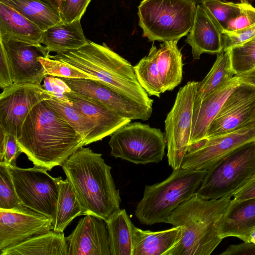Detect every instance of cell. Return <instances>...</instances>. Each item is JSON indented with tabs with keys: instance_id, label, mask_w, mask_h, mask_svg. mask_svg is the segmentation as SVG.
Wrapping results in <instances>:
<instances>
[{
	"instance_id": "21",
	"label": "cell",
	"mask_w": 255,
	"mask_h": 255,
	"mask_svg": "<svg viewBox=\"0 0 255 255\" xmlns=\"http://www.w3.org/2000/svg\"><path fill=\"white\" fill-rule=\"evenodd\" d=\"M240 83L239 78L235 75L227 84L194 107L190 145L205 139L208 128L223 104Z\"/></svg>"
},
{
	"instance_id": "3",
	"label": "cell",
	"mask_w": 255,
	"mask_h": 255,
	"mask_svg": "<svg viewBox=\"0 0 255 255\" xmlns=\"http://www.w3.org/2000/svg\"><path fill=\"white\" fill-rule=\"evenodd\" d=\"M231 198L205 199L196 193L175 208L168 223L181 228L178 242L165 255H210L223 240L219 228Z\"/></svg>"
},
{
	"instance_id": "17",
	"label": "cell",
	"mask_w": 255,
	"mask_h": 255,
	"mask_svg": "<svg viewBox=\"0 0 255 255\" xmlns=\"http://www.w3.org/2000/svg\"><path fill=\"white\" fill-rule=\"evenodd\" d=\"M68 255H111L106 222L88 215L66 238Z\"/></svg>"
},
{
	"instance_id": "11",
	"label": "cell",
	"mask_w": 255,
	"mask_h": 255,
	"mask_svg": "<svg viewBox=\"0 0 255 255\" xmlns=\"http://www.w3.org/2000/svg\"><path fill=\"white\" fill-rule=\"evenodd\" d=\"M52 95L42 85L32 84H13L2 90L0 95V128L17 139L30 111Z\"/></svg>"
},
{
	"instance_id": "14",
	"label": "cell",
	"mask_w": 255,
	"mask_h": 255,
	"mask_svg": "<svg viewBox=\"0 0 255 255\" xmlns=\"http://www.w3.org/2000/svg\"><path fill=\"white\" fill-rule=\"evenodd\" d=\"M12 70L14 85H41L47 74L39 57H48L49 51L41 44H31L0 34Z\"/></svg>"
},
{
	"instance_id": "20",
	"label": "cell",
	"mask_w": 255,
	"mask_h": 255,
	"mask_svg": "<svg viewBox=\"0 0 255 255\" xmlns=\"http://www.w3.org/2000/svg\"><path fill=\"white\" fill-rule=\"evenodd\" d=\"M255 230V198L243 200H231L221 218L219 228L220 237H237L250 243Z\"/></svg>"
},
{
	"instance_id": "31",
	"label": "cell",
	"mask_w": 255,
	"mask_h": 255,
	"mask_svg": "<svg viewBox=\"0 0 255 255\" xmlns=\"http://www.w3.org/2000/svg\"><path fill=\"white\" fill-rule=\"evenodd\" d=\"M58 184L59 194L53 231L63 233L74 218L83 215V211L69 181L59 177Z\"/></svg>"
},
{
	"instance_id": "44",
	"label": "cell",
	"mask_w": 255,
	"mask_h": 255,
	"mask_svg": "<svg viewBox=\"0 0 255 255\" xmlns=\"http://www.w3.org/2000/svg\"><path fill=\"white\" fill-rule=\"evenodd\" d=\"M234 199L243 200L255 198V174L233 195Z\"/></svg>"
},
{
	"instance_id": "5",
	"label": "cell",
	"mask_w": 255,
	"mask_h": 255,
	"mask_svg": "<svg viewBox=\"0 0 255 255\" xmlns=\"http://www.w3.org/2000/svg\"><path fill=\"white\" fill-rule=\"evenodd\" d=\"M207 170L180 168L163 181L146 185L134 214L143 225L168 223L171 213L196 194Z\"/></svg>"
},
{
	"instance_id": "4",
	"label": "cell",
	"mask_w": 255,
	"mask_h": 255,
	"mask_svg": "<svg viewBox=\"0 0 255 255\" xmlns=\"http://www.w3.org/2000/svg\"><path fill=\"white\" fill-rule=\"evenodd\" d=\"M48 57L76 68L136 102L152 108L154 101L138 83L133 66L105 43L89 40L78 49Z\"/></svg>"
},
{
	"instance_id": "42",
	"label": "cell",
	"mask_w": 255,
	"mask_h": 255,
	"mask_svg": "<svg viewBox=\"0 0 255 255\" xmlns=\"http://www.w3.org/2000/svg\"><path fill=\"white\" fill-rule=\"evenodd\" d=\"M42 87L54 94V96L65 101L69 102L64 94L71 92V89L61 78L51 75L46 76L44 79Z\"/></svg>"
},
{
	"instance_id": "46",
	"label": "cell",
	"mask_w": 255,
	"mask_h": 255,
	"mask_svg": "<svg viewBox=\"0 0 255 255\" xmlns=\"http://www.w3.org/2000/svg\"><path fill=\"white\" fill-rule=\"evenodd\" d=\"M53 9L56 11L60 15V12L64 0H39Z\"/></svg>"
},
{
	"instance_id": "36",
	"label": "cell",
	"mask_w": 255,
	"mask_h": 255,
	"mask_svg": "<svg viewBox=\"0 0 255 255\" xmlns=\"http://www.w3.org/2000/svg\"><path fill=\"white\" fill-rule=\"evenodd\" d=\"M38 60L43 66L47 75L69 79H90L97 81L89 75L69 64L49 57H39Z\"/></svg>"
},
{
	"instance_id": "34",
	"label": "cell",
	"mask_w": 255,
	"mask_h": 255,
	"mask_svg": "<svg viewBox=\"0 0 255 255\" xmlns=\"http://www.w3.org/2000/svg\"><path fill=\"white\" fill-rule=\"evenodd\" d=\"M24 207L17 194L8 166L0 163V209L18 210Z\"/></svg>"
},
{
	"instance_id": "32",
	"label": "cell",
	"mask_w": 255,
	"mask_h": 255,
	"mask_svg": "<svg viewBox=\"0 0 255 255\" xmlns=\"http://www.w3.org/2000/svg\"><path fill=\"white\" fill-rule=\"evenodd\" d=\"M157 50L152 44L148 55L134 66L133 69L138 83L148 95L159 98L163 90L157 65Z\"/></svg>"
},
{
	"instance_id": "26",
	"label": "cell",
	"mask_w": 255,
	"mask_h": 255,
	"mask_svg": "<svg viewBox=\"0 0 255 255\" xmlns=\"http://www.w3.org/2000/svg\"><path fill=\"white\" fill-rule=\"evenodd\" d=\"M43 32L28 19L0 2V34L31 44H41Z\"/></svg>"
},
{
	"instance_id": "2",
	"label": "cell",
	"mask_w": 255,
	"mask_h": 255,
	"mask_svg": "<svg viewBox=\"0 0 255 255\" xmlns=\"http://www.w3.org/2000/svg\"><path fill=\"white\" fill-rule=\"evenodd\" d=\"M80 204L83 215H93L105 222L120 209L122 201L102 154L80 147L62 165Z\"/></svg>"
},
{
	"instance_id": "33",
	"label": "cell",
	"mask_w": 255,
	"mask_h": 255,
	"mask_svg": "<svg viewBox=\"0 0 255 255\" xmlns=\"http://www.w3.org/2000/svg\"><path fill=\"white\" fill-rule=\"evenodd\" d=\"M229 50L235 75L255 68V37Z\"/></svg>"
},
{
	"instance_id": "8",
	"label": "cell",
	"mask_w": 255,
	"mask_h": 255,
	"mask_svg": "<svg viewBox=\"0 0 255 255\" xmlns=\"http://www.w3.org/2000/svg\"><path fill=\"white\" fill-rule=\"evenodd\" d=\"M165 134L159 128L129 122L111 135L110 155L136 164L158 163L165 155Z\"/></svg>"
},
{
	"instance_id": "39",
	"label": "cell",
	"mask_w": 255,
	"mask_h": 255,
	"mask_svg": "<svg viewBox=\"0 0 255 255\" xmlns=\"http://www.w3.org/2000/svg\"><path fill=\"white\" fill-rule=\"evenodd\" d=\"M240 3V14L230 21L226 30L224 31H235L255 23V7L247 2L241 1Z\"/></svg>"
},
{
	"instance_id": "49",
	"label": "cell",
	"mask_w": 255,
	"mask_h": 255,
	"mask_svg": "<svg viewBox=\"0 0 255 255\" xmlns=\"http://www.w3.org/2000/svg\"><path fill=\"white\" fill-rule=\"evenodd\" d=\"M240 0V2L241 1H244V2H248V3H252L253 2H254V1H255V0Z\"/></svg>"
},
{
	"instance_id": "16",
	"label": "cell",
	"mask_w": 255,
	"mask_h": 255,
	"mask_svg": "<svg viewBox=\"0 0 255 255\" xmlns=\"http://www.w3.org/2000/svg\"><path fill=\"white\" fill-rule=\"evenodd\" d=\"M53 227L49 218L29 208L0 209V251L48 233Z\"/></svg>"
},
{
	"instance_id": "37",
	"label": "cell",
	"mask_w": 255,
	"mask_h": 255,
	"mask_svg": "<svg viewBox=\"0 0 255 255\" xmlns=\"http://www.w3.org/2000/svg\"><path fill=\"white\" fill-rule=\"evenodd\" d=\"M22 153L16 137L0 128V163L8 167L16 166V161Z\"/></svg>"
},
{
	"instance_id": "24",
	"label": "cell",
	"mask_w": 255,
	"mask_h": 255,
	"mask_svg": "<svg viewBox=\"0 0 255 255\" xmlns=\"http://www.w3.org/2000/svg\"><path fill=\"white\" fill-rule=\"evenodd\" d=\"M0 255H68L64 233L53 230L0 251Z\"/></svg>"
},
{
	"instance_id": "43",
	"label": "cell",
	"mask_w": 255,
	"mask_h": 255,
	"mask_svg": "<svg viewBox=\"0 0 255 255\" xmlns=\"http://www.w3.org/2000/svg\"><path fill=\"white\" fill-rule=\"evenodd\" d=\"M221 255H255V245L244 242L238 245H231Z\"/></svg>"
},
{
	"instance_id": "30",
	"label": "cell",
	"mask_w": 255,
	"mask_h": 255,
	"mask_svg": "<svg viewBox=\"0 0 255 255\" xmlns=\"http://www.w3.org/2000/svg\"><path fill=\"white\" fill-rule=\"evenodd\" d=\"M36 24L43 31L62 21L60 14L39 0H0Z\"/></svg>"
},
{
	"instance_id": "45",
	"label": "cell",
	"mask_w": 255,
	"mask_h": 255,
	"mask_svg": "<svg viewBox=\"0 0 255 255\" xmlns=\"http://www.w3.org/2000/svg\"><path fill=\"white\" fill-rule=\"evenodd\" d=\"M236 76L239 78L241 82L248 83L255 86V68L249 71L236 75Z\"/></svg>"
},
{
	"instance_id": "28",
	"label": "cell",
	"mask_w": 255,
	"mask_h": 255,
	"mask_svg": "<svg viewBox=\"0 0 255 255\" xmlns=\"http://www.w3.org/2000/svg\"><path fill=\"white\" fill-rule=\"evenodd\" d=\"M235 75L232 67L230 50L218 54L210 71L202 81L198 82L194 107L227 84Z\"/></svg>"
},
{
	"instance_id": "9",
	"label": "cell",
	"mask_w": 255,
	"mask_h": 255,
	"mask_svg": "<svg viewBox=\"0 0 255 255\" xmlns=\"http://www.w3.org/2000/svg\"><path fill=\"white\" fill-rule=\"evenodd\" d=\"M198 82L180 87L165 124L168 162L173 170L181 168L190 146L193 113Z\"/></svg>"
},
{
	"instance_id": "41",
	"label": "cell",
	"mask_w": 255,
	"mask_h": 255,
	"mask_svg": "<svg viewBox=\"0 0 255 255\" xmlns=\"http://www.w3.org/2000/svg\"><path fill=\"white\" fill-rule=\"evenodd\" d=\"M0 45V87L3 90L12 86L14 79L6 51L1 42Z\"/></svg>"
},
{
	"instance_id": "19",
	"label": "cell",
	"mask_w": 255,
	"mask_h": 255,
	"mask_svg": "<svg viewBox=\"0 0 255 255\" xmlns=\"http://www.w3.org/2000/svg\"><path fill=\"white\" fill-rule=\"evenodd\" d=\"M64 95L72 105L95 125L98 141L111 135L118 128L131 122L101 102L73 91Z\"/></svg>"
},
{
	"instance_id": "13",
	"label": "cell",
	"mask_w": 255,
	"mask_h": 255,
	"mask_svg": "<svg viewBox=\"0 0 255 255\" xmlns=\"http://www.w3.org/2000/svg\"><path fill=\"white\" fill-rule=\"evenodd\" d=\"M255 122V86L241 82L210 124L205 138L226 134Z\"/></svg>"
},
{
	"instance_id": "7",
	"label": "cell",
	"mask_w": 255,
	"mask_h": 255,
	"mask_svg": "<svg viewBox=\"0 0 255 255\" xmlns=\"http://www.w3.org/2000/svg\"><path fill=\"white\" fill-rule=\"evenodd\" d=\"M255 174V140L224 156L207 170L196 194L205 199L231 198Z\"/></svg>"
},
{
	"instance_id": "15",
	"label": "cell",
	"mask_w": 255,
	"mask_h": 255,
	"mask_svg": "<svg viewBox=\"0 0 255 255\" xmlns=\"http://www.w3.org/2000/svg\"><path fill=\"white\" fill-rule=\"evenodd\" d=\"M60 78L72 91L101 102L123 117L131 120L146 121L151 117L152 108L136 102L100 81L90 79Z\"/></svg>"
},
{
	"instance_id": "18",
	"label": "cell",
	"mask_w": 255,
	"mask_h": 255,
	"mask_svg": "<svg viewBox=\"0 0 255 255\" xmlns=\"http://www.w3.org/2000/svg\"><path fill=\"white\" fill-rule=\"evenodd\" d=\"M224 29L210 12L197 4L193 23L185 42L192 48L194 60L203 53L219 54L223 51Z\"/></svg>"
},
{
	"instance_id": "48",
	"label": "cell",
	"mask_w": 255,
	"mask_h": 255,
	"mask_svg": "<svg viewBox=\"0 0 255 255\" xmlns=\"http://www.w3.org/2000/svg\"><path fill=\"white\" fill-rule=\"evenodd\" d=\"M196 4H202L204 1L207 0H192Z\"/></svg>"
},
{
	"instance_id": "12",
	"label": "cell",
	"mask_w": 255,
	"mask_h": 255,
	"mask_svg": "<svg viewBox=\"0 0 255 255\" xmlns=\"http://www.w3.org/2000/svg\"><path fill=\"white\" fill-rule=\"evenodd\" d=\"M255 140V122L239 129L190 145L181 167L207 170L237 147Z\"/></svg>"
},
{
	"instance_id": "22",
	"label": "cell",
	"mask_w": 255,
	"mask_h": 255,
	"mask_svg": "<svg viewBox=\"0 0 255 255\" xmlns=\"http://www.w3.org/2000/svg\"><path fill=\"white\" fill-rule=\"evenodd\" d=\"M81 25L80 19L70 23L62 21L43 32L41 44L50 52L60 54L78 49L88 43Z\"/></svg>"
},
{
	"instance_id": "35",
	"label": "cell",
	"mask_w": 255,
	"mask_h": 255,
	"mask_svg": "<svg viewBox=\"0 0 255 255\" xmlns=\"http://www.w3.org/2000/svg\"><path fill=\"white\" fill-rule=\"evenodd\" d=\"M226 30L230 21L240 13V3L224 2L221 0H207L202 3Z\"/></svg>"
},
{
	"instance_id": "25",
	"label": "cell",
	"mask_w": 255,
	"mask_h": 255,
	"mask_svg": "<svg viewBox=\"0 0 255 255\" xmlns=\"http://www.w3.org/2000/svg\"><path fill=\"white\" fill-rule=\"evenodd\" d=\"M179 40L163 42L157 50V65L163 93L172 91L181 82L182 54L177 46Z\"/></svg>"
},
{
	"instance_id": "40",
	"label": "cell",
	"mask_w": 255,
	"mask_h": 255,
	"mask_svg": "<svg viewBox=\"0 0 255 255\" xmlns=\"http://www.w3.org/2000/svg\"><path fill=\"white\" fill-rule=\"evenodd\" d=\"M255 37V23L247 27L232 31H223V51L241 44Z\"/></svg>"
},
{
	"instance_id": "27",
	"label": "cell",
	"mask_w": 255,
	"mask_h": 255,
	"mask_svg": "<svg viewBox=\"0 0 255 255\" xmlns=\"http://www.w3.org/2000/svg\"><path fill=\"white\" fill-rule=\"evenodd\" d=\"M111 255H132L134 225L125 209L106 221Z\"/></svg>"
},
{
	"instance_id": "10",
	"label": "cell",
	"mask_w": 255,
	"mask_h": 255,
	"mask_svg": "<svg viewBox=\"0 0 255 255\" xmlns=\"http://www.w3.org/2000/svg\"><path fill=\"white\" fill-rule=\"evenodd\" d=\"M8 167L22 204L46 216L54 224L59 177L53 178L46 169L36 166L30 168Z\"/></svg>"
},
{
	"instance_id": "38",
	"label": "cell",
	"mask_w": 255,
	"mask_h": 255,
	"mask_svg": "<svg viewBox=\"0 0 255 255\" xmlns=\"http://www.w3.org/2000/svg\"><path fill=\"white\" fill-rule=\"evenodd\" d=\"M91 0H64L60 16L63 22L81 19Z\"/></svg>"
},
{
	"instance_id": "29",
	"label": "cell",
	"mask_w": 255,
	"mask_h": 255,
	"mask_svg": "<svg viewBox=\"0 0 255 255\" xmlns=\"http://www.w3.org/2000/svg\"><path fill=\"white\" fill-rule=\"evenodd\" d=\"M46 102L56 111L81 136L83 146L98 141L95 127L86 117L72 105L52 95Z\"/></svg>"
},
{
	"instance_id": "23",
	"label": "cell",
	"mask_w": 255,
	"mask_h": 255,
	"mask_svg": "<svg viewBox=\"0 0 255 255\" xmlns=\"http://www.w3.org/2000/svg\"><path fill=\"white\" fill-rule=\"evenodd\" d=\"M181 228L153 232L134 226L132 255H165L180 240Z\"/></svg>"
},
{
	"instance_id": "6",
	"label": "cell",
	"mask_w": 255,
	"mask_h": 255,
	"mask_svg": "<svg viewBox=\"0 0 255 255\" xmlns=\"http://www.w3.org/2000/svg\"><path fill=\"white\" fill-rule=\"evenodd\" d=\"M196 4L192 0H143L138 24L149 41L179 40L189 32Z\"/></svg>"
},
{
	"instance_id": "1",
	"label": "cell",
	"mask_w": 255,
	"mask_h": 255,
	"mask_svg": "<svg viewBox=\"0 0 255 255\" xmlns=\"http://www.w3.org/2000/svg\"><path fill=\"white\" fill-rule=\"evenodd\" d=\"M17 141L34 166L47 170L61 166L83 146L79 133L45 100L30 111Z\"/></svg>"
},
{
	"instance_id": "47",
	"label": "cell",
	"mask_w": 255,
	"mask_h": 255,
	"mask_svg": "<svg viewBox=\"0 0 255 255\" xmlns=\"http://www.w3.org/2000/svg\"><path fill=\"white\" fill-rule=\"evenodd\" d=\"M250 243L255 245V230L252 233L250 236Z\"/></svg>"
}]
</instances>
